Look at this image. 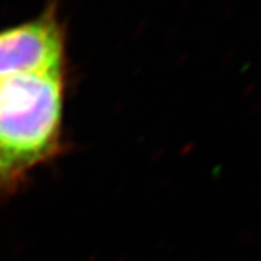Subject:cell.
<instances>
[{
    "label": "cell",
    "mask_w": 261,
    "mask_h": 261,
    "mask_svg": "<svg viewBox=\"0 0 261 261\" xmlns=\"http://www.w3.org/2000/svg\"><path fill=\"white\" fill-rule=\"evenodd\" d=\"M0 190H3V186H2V180H0Z\"/></svg>",
    "instance_id": "cell-3"
},
{
    "label": "cell",
    "mask_w": 261,
    "mask_h": 261,
    "mask_svg": "<svg viewBox=\"0 0 261 261\" xmlns=\"http://www.w3.org/2000/svg\"><path fill=\"white\" fill-rule=\"evenodd\" d=\"M64 74L0 79V180L10 189L60 149Z\"/></svg>",
    "instance_id": "cell-1"
},
{
    "label": "cell",
    "mask_w": 261,
    "mask_h": 261,
    "mask_svg": "<svg viewBox=\"0 0 261 261\" xmlns=\"http://www.w3.org/2000/svg\"><path fill=\"white\" fill-rule=\"evenodd\" d=\"M64 37L53 13L0 32V79L63 73Z\"/></svg>",
    "instance_id": "cell-2"
}]
</instances>
